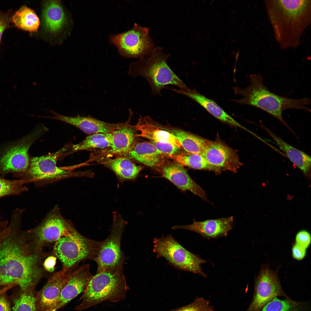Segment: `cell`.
Instances as JSON below:
<instances>
[{"instance_id":"cell-1","label":"cell","mask_w":311,"mask_h":311,"mask_svg":"<svg viewBox=\"0 0 311 311\" xmlns=\"http://www.w3.org/2000/svg\"><path fill=\"white\" fill-rule=\"evenodd\" d=\"M22 214L14 210L10 232L0 242V289L8 286H18L22 290L35 289L44 275L43 263L50 255L35 244L27 230H22Z\"/></svg>"},{"instance_id":"cell-2","label":"cell","mask_w":311,"mask_h":311,"mask_svg":"<svg viewBox=\"0 0 311 311\" xmlns=\"http://www.w3.org/2000/svg\"><path fill=\"white\" fill-rule=\"evenodd\" d=\"M275 38L282 49L298 46L311 22V0L264 1Z\"/></svg>"},{"instance_id":"cell-3","label":"cell","mask_w":311,"mask_h":311,"mask_svg":"<svg viewBox=\"0 0 311 311\" xmlns=\"http://www.w3.org/2000/svg\"><path fill=\"white\" fill-rule=\"evenodd\" d=\"M250 83L244 88H233L235 94L242 96L234 100L237 103L253 106L270 114L291 130L282 116L283 111L288 109H301L310 111L307 105L310 103L308 98L295 99L280 96L270 91L264 85L263 79L259 74L250 76Z\"/></svg>"},{"instance_id":"cell-4","label":"cell","mask_w":311,"mask_h":311,"mask_svg":"<svg viewBox=\"0 0 311 311\" xmlns=\"http://www.w3.org/2000/svg\"><path fill=\"white\" fill-rule=\"evenodd\" d=\"M124 263L93 275L75 310L81 311L105 301L116 303L124 299L128 288Z\"/></svg>"},{"instance_id":"cell-5","label":"cell","mask_w":311,"mask_h":311,"mask_svg":"<svg viewBox=\"0 0 311 311\" xmlns=\"http://www.w3.org/2000/svg\"><path fill=\"white\" fill-rule=\"evenodd\" d=\"M169 56L161 48L156 47L149 55L131 63L128 73L132 76H140L145 78L154 95H161L162 89L168 85L180 89H189L168 66Z\"/></svg>"},{"instance_id":"cell-6","label":"cell","mask_w":311,"mask_h":311,"mask_svg":"<svg viewBox=\"0 0 311 311\" xmlns=\"http://www.w3.org/2000/svg\"><path fill=\"white\" fill-rule=\"evenodd\" d=\"M102 242L88 238L77 231L71 236L63 237L56 242L51 254L60 261L62 269L71 272L82 261H94Z\"/></svg>"},{"instance_id":"cell-7","label":"cell","mask_w":311,"mask_h":311,"mask_svg":"<svg viewBox=\"0 0 311 311\" xmlns=\"http://www.w3.org/2000/svg\"><path fill=\"white\" fill-rule=\"evenodd\" d=\"M48 129L44 125L39 124L29 134L4 149L0 153V178H4L11 173L20 179L29 166V148Z\"/></svg>"},{"instance_id":"cell-8","label":"cell","mask_w":311,"mask_h":311,"mask_svg":"<svg viewBox=\"0 0 311 311\" xmlns=\"http://www.w3.org/2000/svg\"><path fill=\"white\" fill-rule=\"evenodd\" d=\"M153 244V251L158 258L163 257L178 270L206 277L201 266L206 261L185 249L171 235L155 238Z\"/></svg>"},{"instance_id":"cell-9","label":"cell","mask_w":311,"mask_h":311,"mask_svg":"<svg viewBox=\"0 0 311 311\" xmlns=\"http://www.w3.org/2000/svg\"><path fill=\"white\" fill-rule=\"evenodd\" d=\"M66 148L64 147L55 153L31 158L27 171L20 179L26 180L29 183H33L37 186L41 187L79 175L77 173L56 165L59 157Z\"/></svg>"},{"instance_id":"cell-10","label":"cell","mask_w":311,"mask_h":311,"mask_svg":"<svg viewBox=\"0 0 311 311\" xmlns=\"http://www.w3.org/2000/svg\"><path fill=\"white\" fill-rule=\"evenodd\" d=\"M149 28L136 23L127 31L111 35L109 42L117 48L120 54L128 58L149 55L156 47L150 37Z\"/></svg>"},{"instance_id":"cell-11","label":"cell","mask_w":311,"mask_h":311,"mask_svg":"<svg viewBox=\"0 0 311 311\" xmlns=\"http://www.w3.org/2000/svg\"><path fill=\"white\" fill-rule=\"evenodd\" d=\"M28 231L33 241L42 249L63 237L72 236L77 231L71 221L63 217L58 206L49 212L38 226Z\"/></svg>"},{"instance_id":"cell-12","label":"cell","mask_w":311,"mask_h":311,"mask_svg":"<svg viewBox=\"0 0 311 311\" xmlns=\"http://www.w3.org/2000/svg\"><path fill=\"white\" fill-rule=\"evenodd\" d=\"M126 224L120 215H115L111 232L108 237L102 241L99 251L94 261L97 265L96 273L124 263L125 258L121 249V243Z\"/></svg>"},{"instance_id":"cell-13","label":"cell","mask_w":311,"mask_h":311,"mask_svg":"<svg viewBox=\"0 0 311 311\" xmlns=\"http://www.w3.org/2000/svg\"><path fill=\"white\" fill-rule=\"evenodd\" d=\"M253 297L246 311H260L276 297H289L282 289L277 272L263 265L255 281Z\"/></svg>"},{"instance_id":"cell-14","label":"cell","mask_w":311,"mask_h":311,"mask_svg":"<svg viewBox=\"0 0 311 311\" xmlns=\"http://www.w3.org/2000/svg\"><path fill=\"white\" fill-rule=\"evenodd\" d=\"M202 155L209 164L221 171L235 172L241 164L235 151L219 141L208 140Z\"/></svg>"},{"instance_id":"cell-15","label":"cell","mask_w":311,"mask_h":311,"mask_svg":"<svg viewBox=\"0 0 311 311\" xmlns=\"http://www.w3.org/2000/svg\"><path fill=\"white\" fill-rule=\"evenodd\" d=\"M71 272L62 268L49 278L43 287L36 293V311L50 310L58 299L69 279Z\"/></svg>"},{"instance_id":"cell-16","label":"cell","mask_w":311,"mask_h":311,"mask_svg":"<svg viewBox=\"0 0 311 311\" xmlns=\"http://www.w3.org/2000/svg\"><path fill=\"white\" fill-rule=\"evenodd\" d=\"M93 275L90 271V265L84 263L71 272L58 299L49 311H56L83 293Z\"/></svg>"},{"instance_id":"cell-17","label":"cell","mask_w":311,"mask_h":311,"mask_svg":"<svg viewBox=\"0 0 311 311\" xmlns=\"http://www.w3.org/2000/svg\"><path fill=\"white\" fill-rule=\"evenodd\" d=\"M234 221L232 216L202 221H195L191 224L177 225L172 227L174 230L185 229L200 234L208 239L225 237L232 229Z\"/></svg>"},{"instance_id":"cell-18","label":"cell","mask_w":311,"mask_h":311,"mask_svg":"<svg viewBox=\"0 0 311 311\" xmlns=\"http://www.w3.org/2000/svg\"><path fill=\"white\" fill-rule=\"evenodd\" d=\"M162 175L183 191L189 190L204 201H208L205 191L189 175L183 166L176 162L162 167Z\"/></svg>"},{"instance_id":"cell-19","label":"cell","mask_w":311,"mask_h":311,"mask_svg":"<svg viewBox=\"0 0 311 311\" xmlns=\"http://www.w3.org/2000/svg\"><path fill=\"white\" fill-rule=\"evenodd\" d=\"M50 112L54 115L45 117L59 120L71 124L88 134L111 133L120 124L110 123L90 117H84L79 115L75 117L68 116L52 111H50Z\"/></svg>"},{"instance_id":"cell-20","label":"cell","mask_w":311,"mask_h":311,"mask_svg":"<svg viewBox=\"0 0 311 311\" xmlns=\"http://www.w3.org/2000/svg\"><path fill=\"white\" fill-rule=\"evenodd\" d=\"M146 166L159 167L164 162V156L151 142L134 141L128 150L121 155Z\"/></svg>"},{"instance_id":"cell-21","label":"cell","mask_w":311,"mask_h":311,"mask_svg":"<svg viewBox=\"0 0 311 311\" xmlns=\"http://www.w3.org/2000/svg\"><path fill=\"white\" fill-rule=\"evenodd\" d=\"M173 91L189 97L196 102L209 113L220 121L247 131L248 129L239 124L227 113L217 103L196 90L172 89Z\"/></svg>"},{"instance_id":"cell-22","label":"cell","mask_w":311,"mask_h":311,"mask_svg":"<svg viewBox=\"0 0 311 311\" xmlns=\"http://www.w3.org/2000/svg\"><path fill=\"white\" fill-rule=\"evenodd\" d=\"M140 132L138 136L154 141L173 144L179 148L181 145L177 138L166 129L158 126L148 116H141L134 126Z\"/></svg>"},{"instance_id":"cell-23","label":"cell","mask_w":311,"mask_h":311,"mask_svg":"<svg viewBox=\"0 0 311 311\" xmlns=\"http://www.w3.org/2000/svg\"><path fill=\"white\" fill-rule=\"evenodd\" d=\"M135 134L132 126L127 123L120 124L111 133V145L107 154L121 156L127 152L135 140Z\"/></svg>"},{"instance_id":"cell-24","label":"cell","mask_w":311,"mask_h":311,"mask_svg":"<svg viewBox=\"0 0 311 311\" xmlns=\"http://www.w3.org/2000/svg\"><path fill=\"white\" fill-rule=\"evenodd\" d=\"M261 126L272 138L289 160L305 174L310 171L311 159L304 152L289 145L262 125Z\"/></svg>"},{"instance_id":"cell-25","label":"cell","mask_w":311,"mask_h":311,"mask_svg":"<svg viewBox=\"0 0 311 311\" xmlns=\"http://www.w3.org/2000/svg\"><path fill=\"white\" fill-rule=\"evenodd\" d=\"M103 164L112 170L121 182L135 179L143 168L136 165L131 159L122 156L109 159Z\"/></svg>"},{"instance_id":"cell-26","label":"cell","mask_w":311,"mask_h":311,"mask_svg":"<svg viewBox=\"0 0 311 311\" xmlns=\"http://www.w3.org/2000/svg\"><path fill=\"white\" fill-rule=\"evenodd\" d=\"M42 17L46 29L51 32L59 30L65 19L63 10L58 1H49L46 2Z\"/></svg>"},{"instance_id":"cell-27","label":"cell","mask_w":311,"mask_h":311,"mask_svg":"<svg viewBox=\"0 0 311 311\" xmlns=\"http://www.w3.org/2000/svg\"><path fill=\"white\" fill-rule=\"evenodd\" d=\"M166 129L177 138L181 147L187 152L202 155L208 141L183 130Z\"/></svg>"},{"instance_id":"cell-28","label":"cell","mask_w":311,"mask_h":311,"mask_svg":"<svg viewBox=\"0 0 311 311\" xmlns=\"http://www.w3.org/2000/svg\"><path fill=\"white\" fill-rule=\"evenodd\" d=\"M168 157L183 166L195 169L211 171L217 174H219L221 172L219 169L209 164L200 154L186 152Z\"/></svg>"},{"instance_id":"cell-29","label":"cell","mask_w":311,"mask_h":311,"mask_svg":"<svg viewBox=\"0 0 311 311\" xmlns=\"http://www.w3.org/2000/svg\"><path fill=\"white\" fill-rule=\"evenodd\" d=\"M12 20L18 28L30 32L37 31L39 25V18L34 10L25 6L15 13Z\"/></svg>"},{"instance_id":"cell-30","label":"cell","mask_w":311,"mask_h":311,"mask_svg":"<svg viewBox=\"0 0 311 311\" xmlns=\"http://www.w3.org/2000/svg\"><path fill=\"white\" fill-rule=\"evenodd\" d=\"M278 297L268 303L260 311H310L308 301H296L289 297L282 299Z\"/></svg>"},{"instance_id":"cell-31","label":"cell","mask_w":311,"mask_h":311,"mask_svg":"<svg viewBox=\"0 0 311 311\" xmlns=\"http://www.w3.org/2000/svg\"><path fill=\"white\" fill-rule=\"evenodd\" d=\"M111 133H96L87 136L78 144L71 146V153L92 149L108 148L110 146Z\"/></svg>"},{"instance_id":"cell-32","label":"cell","mask_w":311,"mask_h":311,"mask_svg":"<svg viewBox=\"0 0 311 311\" xmlns=\"http://www.w3.org/2000/svg\"><path fill=\"white\" fill-rule=\"evenodd\" d=\"M35 289H19L12 298V311H36Z\"/></svg>"},{"instance_id":"cell-33","label":"cell","mask_w":311,"mask_h":311,"mask_svg":"<svg viewBox=\"0 0 311 311\" xmlns=\"http://www.w3.org/2000/svg\"><path fill=\"white\" fill-rule=\"evenodd\" d=\"M28 183L25 180H10L0 178V198L10 195H18L28 190L24 185Z\"/></svg>"},{"instance_id":"cell-34","label":"cell","mask_w":311,"mask_h":311,"mask_svg":"<svg viewBox=\"0 0 311 311\" xmlns=\"http://www.w3.org/2000/svg\"><path fill=\"white\" fill-rule=\"evenodd\" d=\"M171 311H214L209 301L202 297L196 298L191 303Z\"/></svg>"},{"instance_id":"cell-35","label":"cell","mask_w":311,"mask_h":311,"mask_svg":"<svg viewBox=\"0 0 311 311\" xmlns=\"http://www.w3.org/2000/svg\"><path fill=\"white\" fill-rule=\"evenodd\" d=\"M151 141L162 155L167 157L176 154L180 148L176 145L170 143Z\"/></svg>"},{"instance_id":"cell-36","label":"cell","mask_w":311,"mask_h":311,"mask_svg":"<svg viewBox=\"0 0 311 311\" xmlns=\"http://www.w3.org/2000/svg\"><path fill=\"white\" fill-rule=\"evenodd\" d=\"M311 241L310 233L306 230H301L297 234L295 243L306 249L309 246Z\"/></svg>"},{"instance_id":"cell-37","label":"cell","mask_w":311,"mask_h":311,"mask_svg":"<svg viewBox=\"0 0 311 311\" xmlns=\"http://www.w3.org/2000/svg\"><path fill=\"white\" fill-rule=\"evenodd\" d=\"M56 257L52 255L48 256L44 261L43 264V267L44 270L47 272L52 273L55 270Z\"/></svg>"},{"instance_id":"cell-38","label":"cell","mask_w":311,"mask_h":311,"mask_svg":"<svg viewBox=\"0 0 311 311\" xmlns=\"http://www.w3.org/2000/svg\"><path fill=\"white\" fill-rule=\"evenodd\" d=\"M292 253L293 257L297 260L303 259L306 254V249L295 243L292 249Z\"/></svg>"},{"instance_id":"cell-39","label":"cell","mask_w":311,"mask_h":311,"mask_svg":"<svg viewBox=\"0 0 311 311\" xmlns=\"http://www.w3.org/2000/svg\"><path fill=\"white\" fill-rule=\"evenodd\" d=\"M0 311H12L10 302L6 293L0 295Z\"/></svg>"},{"instance_id":"cell-40","label":"cell","mask_w":311,"mask_h":311,"mask_svg":"<svg viewBox=\"0 0 311 311\" xmlns=\"http://www.w3.org/2000/svg\"><path fill=\"white\" fill-rule=\"evenodd\" d=\"M7 26V23L5 18L0 16V42L2 34Z\"/></svg>"},{"instance_id":"cell-41","label":"cell","mask_w":311,"mask_h":311,"mask_svg":"<svg viewBox=\"0 0 311 311\" xmlns=\"http://www.w3.org/2000/svg\"><path fill=\"white\" fill-rule=\"evenodd\" d=\"M7 291V290L5 288H2L0 289V295L1 294L5 293Z\"/></svg>"},{"instance_id":"cell-42","label":"cell","mask_w":311,"mask_h":311,"mask_svg":"<svg viewBox=\"0 0 311 311\" xmlns=\"http://www.w3.org/2000/svg\"><path fill=\"white\" fill-rule=\"evenodd\" d=\"M1 234H0V241H1Z\"/></svg>"}]
</instances>
